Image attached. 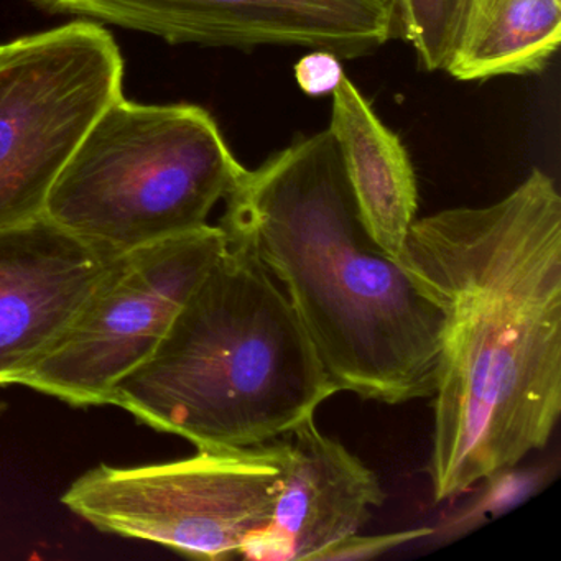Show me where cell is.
I'll use <instances>...</instances> for the list:
<instances>
[{"label": "cell", "instance_id": "1", "mask_svg": "<svg viewBox=\"0 0 561 561\" xmlns=\"http://www.w3.org/2000/svg\"><path fill=\"white\" fill-rule=\"evenodd\" d=\"M403 268L445 313L433 501L550 442L561 413V196L543 170L488 206L416 218Z\"/></svg>", "mask_w": 561, "mask_h": 561}, {"label": "cell", "instance_id": "2", "mask_svg": "<svg viewBox=\"0 0 561 561\" xmlns=\"http://www.w3.org/2000/svg\"><path fill=\"white\" fill-rule=\"evenodd\" d=\"M222 202L226 241L282 284L341 392L433 396L445 313L364 228L328 129L245 169Z\"/></svg>", "mask_w": 561, "mask_h": 561}, {"label": "cell", "instance_id": "3", "mask_svg": "<svg viewBox=\"0 0 561 561\" xmlns=\"http://www.w3.org/2000/svg\"><path fill=\"white\" fill-rule=\"evenodd\" d=\"M337 392L275 278L228 244L111 405L196 449H234L284 438Z\"/></svg>", "mask_w": 561, "mask_h": 561}, {"label": "cell", "instance_id": "4", "mask_svg": "<svg viewBox=\"0 0 561 561\" xmlns=\"http://www.w3.org/2000/svg\"><path fill=\"white\" fill-rule=\"evenodd\" d=\"M244 170L205 107L121 96L61 170L45 216L124 255L208 225Z\"/></svg>", "mask_w": 561, "mask_h": 561}, {"label": "cell", "instance_id": "5", "mask_svg": "<svg viewBox=\"0 0 561 561\" xmlns=\"http://www.w3.org/2000/svg\"><path fill=\"white\" fill-rule=\"evenodd\" d=\"M285 462L280 438L249 448L198 449L159 465H101L81 474L61 502L104 534L152 541L198 560H231L271 520Z\"/></svg>", "mask_w": 561, "mask_h": 561}, {"label": "cell", "instance_id": "6", "mask_svg": "<svg viewBox=\"0 0 561 561\" xmlns=\"http://www.w3.org/2000/svg\"><path fill=\"white\" fill-rule=\"evenodd\" d=\"M123 84L119 47L94 22L0 47V228L45 216L51 186Z\"/></svg>", "mask_w": 561, "mask_h": 561}, {"label": "cell", "instance_id": "7", "mask_svg": "<svg viewBox=\"0 0 561 561\" xmlns=\"http://www.w3.org/2000/svg\"><path fill=\"white\" fill-rule=\"evenodd\" d=\"M226 249L225 231L206 225L124 254L70 333L21 386L73 407L111 405L114 387L152 356Z\"/></svg>", "mask_w": 561, "mask_h": 561}, {"label": "cell", "instance_id": "8", "mask_svg": "<svg viewBox=\"0 0 561 561\" xmlns=\"http://www.w3.org/2000/svg\"><path fill=\"white\" fill-rule=\"evenodd\" d=\"M57 14L156 35L172 45L298 47L337 58L393 38L389 0H31Z\"/></svg>", "mask_w": 561, "mask_h": 561}, {"label": "cell", "instance_id": "9", "mask_svg": "<svg viewBox=\"0 0 561 561\" xmlns=\"http://www.w3.org/2000/svg\"><path fill=\"white\" fill-rule=\"evenodd\" d=\"M121 257L47 216L0 228V386L21 383L61 343Z\"/></svg>", "mask_w": 561, "mask_h": 561}, {"label": "cell", "instance_id": "10", "mask_svg": "<svg viewBox=\"0 0 561 561\" xmlns=\"http://www.w3.org/2000/svg\"><path fill=\"white\" fill-rule=\"evenodd\" d=\"M287 462L271 520L239 550L252 561H318L328 548L359 534L387 494L376 472L314 416L284 436Z\"/></svg>", "mask_w": 561, "mask_h": 561}, {"label": "cell", "instance_id": "11", "mask_svg": "<svg viewBox=\"0 0 561 561\" xmlns=\"http://www.w3.org/2000/svg\"><path fill=\"white\" fill-rule=\"evenodd\" d=\"M331 96L328 133L340 153L360 222L373 241L402 265L419 213L412 160L400 137L380 121L346 75Z\"/></svg>", "mask_w": 561, "mask_h": 561}, {"label": "cell", "instance_id": "12", "mask_svg": "<svg viewBox=\"0 0 561 561\" xmlns=\"http://www.w3.org/2000/svg\"><path fill=\"white\" fill-rule=\"evenodd\" d=\"M561 42V0H455L443 70L458 81L540 73Z\"/></svg>", "mask_w": 561, "mask_h": 561}, {"label": "cell", "instance_id": "13", "mask_svg": "<svg viewBox=\"0 0 561 561\" xmlns=\"http://www.w3.org/2000/svg\"><path fill=\"white\" fill-rule=\"evenodd\" d=\"M554 471L553 465L545 462L530 468L512 466L485 476L476 484L479 488L471 497L442 515L430 537L436 545L451 543L466 537L534 497L550 484Z\"/></svg>", "mask_w": 561, "mask_h": 561}, {"label": "cell", "instance_id": "14", "mask_svg": "<svg viewBox=\"0 0 561 561\" xmlns=\"http://www.w3.org/2000/svg\"><path fill=\"white\" fill-rule=\"evenodd\" d=\"M455 0H397L392 8L393 38L412 45L420 68L443 70Z\"/></svg>", "mask_w": 561, "mask_h": 561}, {"label": "cell", "instance_id": "15", "mask_svg": "<svg viewBox=\"0 0 561 561\" xmlns=\"http://www.w3.org/2000/svg\"><path fill=\"white\" fill-rule=\"evenodd\" d=\"M432 531L433 527H416L383 535L354 534L323 551L318 561L370 560V558L382 557L383 553H389L403 545L430 538Z\"/></svg>", "mask_w": 561, "mask_h": 561}, {"label": "cell", "instance_id": "16", "mask_svg": "<svg viewBox=\"0 0 561 561\" xmlns=\"http://www.w3.org/2000/svg\"><path fill=\"white\" fill-rule=\"evenodd\" d=\"M341 58L327 50H311L295 65V80L308 96L320 98L333 94L343 80Z\"/></svg>", "mask_w": 561, "mask_h": 561}]
</instances>
